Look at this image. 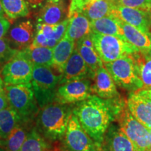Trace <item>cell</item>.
Instances as JSON below:
<instances>
[{
  "instance_id": "1",
  "label": "cell",
  "mask_w": 151,
  "mask_h": 151,
  "mask_svg": "<svg viewBox=\"0 0 151 151\" xmlns=\"http://www.w3.org/2000/svg\"><path fill=\"white\" fill-rule=\"evenodd\" d=\"M126 105L127 101L121 96L102 99L92 94L87 99L74 104L73 114L99 148L109 126L118 120Z\"/></svg>"
},
{
  "instance_id": "2",
  "label": "cell",
  "mask_w": 151,
  "mask_h": 151,
  "mask_svg": "<svg viewBox=\"0 0 151 151\" xmlns=\"http://www.w3.org/2000/svg\"><path fill=\"white\" fill-rule=\"evenodd\" d=\"M73 105L53 102L39 109L35 128L49 143L61 141L71 116Z\"/></svg>"
},
{
  "instance_id": "3",
  "label": "cell",
  "mask_w": 151,
  "mask_h": 151,
  "mask_svg": "<svg viewBox=\"0 0 151 151\" xmlns=\"http://www.w3.org/2000/svg\"><path fill=\"white\" fill-rule=\"evenodd\" d=\"M4 90L9 106L16 111L22 123L31 126L40 109L36 101L31 83L5 85Z\"/></svg>"
},
{
  "instance_id": "4",
  "label": "cell",
  "mask_w": 151,
  "mask_h": 151,
  "mask_svg": "<svg viewBox=\"0 0 151 151\" xmlns=\"http://www.w3.org/2000/svg\"><path fill=\"white\" fill-rule=\"evenodd\" d=\"M62 75L52 67L34 65L31 84L40 109L54 102Z\"/></svg>"
},
{
  "instance_id": "5",
  "label": "cell",
  "mask_w": 151,
  "mask_h": 151,
  "mask_svg": "<svg viewBox=\"0 0 151 151\" xmlns=\"http://www.w3.org/2000/svg\"><path fill=\"white\" fill-rule=\"evenodd\" d=\"M90 37L103 63H109L139 51L122 37L92 32Z\"/></svg>"
},
{
  "instance_id": "6",
  "label": "cell",
  "mask_w": 151,
  "mask_h": 151,
  "mask_svg": "<svg viewBox=\"0 0 151 151\" xmlns=\"http://www.w3.org/2000/svg\"><path fill=\"white\" fill-rule=\"evenodd\" d=\"M117 86L132 92L143 88L138 77L134 62L131 55H127L109 63H104Z\"/></svg>"
},
{
  "instance_id": "7",
  "label": "cell",
  "mask_w": 151,
  "mask_h": 151,
  "mask_svg": "<svg viewBox=\"0 0 151 151\" xmlns=\"http://www.w3.org/2000/svg\"><path fill=\"white\" fill-rule=\"evenodd\" d=\"M117 121L119 127L132 143L136 151H151L150 131L132 116L127 105Z\"/></svg>"
},
{
  "instance_id": "8",
  "label": "cell",
  "mask_w": 151,
  "mask_h": 151,
  "mask_svg": "<svg viewBox=\"0 0 151 151\" xmlns=\"http://www.w3.org/2000/svg\"><path fill=\"white\" fill-rule=\"evenodd\" d=\"M60 143L69 151H99V147L83 129L78 118L73 114L69 120Z\"/></svg>"
},
{
  "instance_id": "9",
  "label": "cell",
  "mask_w": 151,
  "mask_h": 151,
  "mask_svg": "<svg viewBox=\"0 0 151 151\" xmlns=\"http://www.w3.org/2000/svg\"><path fill=\"white\" fill-rule=\"evenodd\" d=\"M33 69V64L18 51L4 65L1 74L5 85L27 84L31 83Z\"/></svg>"
},
{
  "instance_id": "10",
  "label": "cell",
  "mask_w": 151,
  "mask_h": 151,
  "mask_svg": "<svg viewBox=\"0 0 151 151\" xmlns=\"http://www.w3.org/2000/svg\"><path fill=\"white\" fill-rule=\"evenodd\" d=\"M92 94V84L90 80L86 78L73 81L58 86L54 102L74 105L87 99Z\"/></svg>"
},
{
  "instance_id": "11",
  "label": "cell",
  "mask_w": 151,
  "mask_h": 151,
  "mask_svg": "<svg viewBox=\"0 0 151 151\" xmlns=\"http://www.w3.org/2000/svg\"><path fill=\"white\" fill-rule=\"evenodd\" d=\"M111 15L143 33L151 34V22L148 11L115 5Z\"/></svg>"
},
{
  "instance_id": "12",
  "label": "cell",
  "mask_w": 151,
  "mask_h": 151,
  "mask_svg": "<svg viewBox=\"0 0 151 151\" xmlns=\"http://www.w3.org/2000/svg\"><path fill=\"white\" fill-rule=\"evenodd\" d=\"M67 0H47L39 9L37 23L57 24L68 17Z\"/></svg>"
},
{
  "instance_id": "13",
  "label": "cell",
  "mask_w": 151,
  "mask_h": 151,
  "mask_svg": "<svg viewBox=\"0 0 151 151\" xmlns=\"http://www.w3.org/2000/svg\"><path fill=\"white\" fill-rule=\"evenodd\" d=\"M35 29L31 20H26L15 24L7 33V40L13 48L22 50L32 43Z\"/></svg>"
},
{
  "instance_id": "14",
  "label": "cell",
  "mask_w": 151,
  "mask_h": 151,
  "mask_svg": "<svg viewBox=\"0 0 151 151\" xmlns=\"http://www.w3.org/2000/svg\"><path fill=\"white\" fill-rule=\"evenodd\" d=\"M99 151H136L129 139L119 127L118 124L113 123L106 132Z\"/></svg>"
},
{
  "instance_id": "15",
  "label": "cell",
  "mask_w": 151,
  "mask_h": 151,
  "mask_svg": "<svg viewBox=\"0 0 151 151\" xmlns=\"http://www.w3.org/2000/svg\"><path fill=\"white\" fill-rule=\"evenodd\" d=\"M88 78L92 79V73L82 57L75 48L70 58L66 64L59 86L71 81Z\"/></svg>"
},
{
  "instance_id": "16",
  "label": "cell",
  "mask_w": 151,
  "mask_h": 151,
  "mask_svg": "<svg viewBox=\"0 0 151 151\" xmlns=\"http://www.w3.org/2000/svg\"><path fill=\"white\" fill-rule=\"evenodd\" d=\"M92 94L102 99H113L120 97L116 84L104 66H101L94 73Z\"/></svg>"
},
{
  "instance_id": "17",
  "label": "cell",
  "mask_w": 151,
  "mask_h": 151,
  "mask_svg": "<svg viewBox=\"0 0 151 151\" xmlns=\"http://www.w3.org/2000/svg\"><path fill=\"white\" fill-rule=\"evenodd\" d=\"M127 107L137 121L151 129V102L135 92H131L127 100Z\"/></svg>"
},
{
  "instance_id": "18",
  "label": "cell",
  "mask_w": 151,
  "mask_h": 151,
  "mask_svg": "<svg viewBox=\"0 0 151 151\" xmlns=\"http://www.w3.org/2000/svg\"><path fill=\"white\" fill-rule=\"evenodd\" d=\"M76 48L89 68L93 78L95 71L103 66L104 63L95 50L90 35L77 41Z\"/></svg>"
},
{
  "instance_id": "19",
  "label": "cell",
  "mask_w": 151,
  "mask_h": 151,
  "mask_svg": "<svg viewBox=\"0 0 151 151\" xmlns=\"http://www.w3.org/2000/svg\"><path fill=\"white\" fill-rule=\"evenodd\" d=\"M119 20V19H118ZM119 24L122 29L123 37L139 51L151 52V34L143 33L119 20Z\"/></svg>"
},
{
  "instance_id": "20",
  "label": "cell",
  "mask_w": 151,
  "mask_h": 151,
  "mask_svg": "<svg viewBox=\"0 0 151 151\" xmlns=\"http://www.w3.org/2000/svg\"><path fill=\"white\" fill-rule=\"evenodd\" d=\"M90 21L83 14H76L69 18L65 38L76 42L91 34Z\"/></svg>"
},
{
  "instance_id": "21",
  "label": "cell",
  "mask_w": 151,
  "mask_h": 151,
  "mask_svg": "<svg viewBox=\"0 0 151 151\" xmlns=\"http://www.w3.org/2000/svg\"><path fill=\"white\" fill-rule=\"evenodd\" d=\"M76 48V42L64 37L52 49V67L58 72L63 73L65 67Z\"/></svg>"
},
{
  "instance_id": "22",
  "label": "cell",
  "mask_w": 151,
  "mask_h": 151,
  "mask_svg": "<svg viewBox=\"0 0 151 151\" xmlns=\"http://www.w3.org/2000/svg\"><path fill=\"white\" fill-rule=\"evenodd\" d=\"M130 55L134 62L137 76L143 85L142 89L151 88V52L138 51Z\"/></svg>"
},
{
  "instance_id": "23",
  "label": "cell",
  "mask_w": 151,
  "mask_h": 151,
  "mask_svg": "<svg viewBox=\"0 0 151 151\" xmlns=\"http://www.w3.org/2000/svg\"><path fill=\"white\" fill-rule=\"evenodd\" d=\"M90 26L92 33L124 38L122 29L119 24V20L111 15L91 21Z\"/></svg>"
},
{
  "instance_id": "24",
  "label": "cell",
  "mask_w": 151,
  "mask_h": 151,
  "mask_svg": "<svg viewBox=\"0 0 151 151\" xmlns=\"http://www.w3.org/2000/svg\"><path fill=\"white\" fill-rule=\"evenodd\" d=\"M34 65H52V49L46 47H31L19 50Z\"/></svg>"
},
{
  "instance_id": "25",
  "label": "cell",
  "mask_w": 151,
  "mask_h": 151,
  "mask_svg": "<svg viewBox=\"0 0 151 151\" xmlns=\"http://www.w3.org/2000/svg\"><path fill=\"white\" fill-rule=\"evenodd\" d=\"M20 122V116L10 106L0 111V139L3 141L6 140L13 130Z\"/></svg>"
},
{
  "instance_id": "26",
  "label": "cell",
  "mask_w": 151,
  "mask_h": 151,
  "mask_svg": "<svg viewBox=\"0 0 151 151\" xmlns=\"http://www.w3.org/2000/svg\"><path fill=\"white\" fill-rule=\"evenodd\" d=\"M33 127L20 122L13 130L6 140L4 141L2 148L6 151H20L29 130Z\"/></svg>"
},
{
  "instance_id": "27",
  "label": "cell",
  "mask_w": 151,
  "mask_h": 151,
  "mask_svg": "<svg viewBox=\"0 0 151 151\" xmlns=\"http://www.w3.org/2000/svg\"><path fill=\"white\" fill-rule=\"evenodd\" d=\"M115 4L109 0H95L90 4L83 11L90 22L111 16Z\"/></svg>"
},
{
  "instance_id": "28",
  "label": "cell",
  "mask_w": 151,
  "mask_h": 151,
  "mask_svg": "<svg viewBox=\"0 0 151 151\" xmlns=\"http://www.w3.org/2000/svg\"><path fill=\"white\" fill-rule=\"evenodd\" d=\"M0 2L9 20L24 18L30 14L29 6L24 0H0Z\"/></svg>"
},
{
  "instance_id": "29",
  "label": "cell",
  "mask_w": 151,
  "mask_h": 151,
  "mask_svg": "<svg viewBox=\"0 0 151 151\" xmlns=\"http://www.w3.org/2000/svg\"><path fill=\"white\" fill-rule=\"evenodd\" d=\"M50 143L33 127L29 130L20 151H50Z\"/></svg>"
},
{
  "instance_id": "30",
  "label": "cell",
  "mask_w": 151,
  "mask_h": 151,
  "mask_svg": "<svg viewBox=\"0 0 151 151\" xmlns=\"http://www.w3.org/2000/svg\"><path fill=\"white\" fill-rule=\"evenodd\" d=\"M18 51L11 46L6 38H0V65L9 62Z\"/></svg>"
},
{
  "instance_id": "31",
  "label": "cell",
  "mask_w": 151,
  "mask_h": 151,
  "mask_svg": "<svg viewBox=\"0 0 151 151\" xmlns=\"http://www.w3.org/2000/svg\"><path fill=\"white\" fill-rule=\"evenodd\" d=\"M117 5L148 11L151 9V0H120Z\"/></svg>"
},
{
  "instance_id": "32",
  "label": "cell",
  "mask_w": 151,
  "mask_h": 151,
  "mask_svg": "<svg viewBox=\"0 0 151 151\" xmlns=\"http://www.w3.org/2000/svg\"><path fill=\"white\" fill-rule=\"evenodd\" d=\"M95 0H71L68 9V18L76 14H81L90 4Z\"/></svg>"
},
{
  "instance_id": "33",
  "label": "cell",
  "mask_w": 151,
  "mask_h": 151,
  "mask_svg": "<svg viewBox=\"0 0 151 151\" xmlns=\"http://www.w3.org/2000/svg\"><path fill=\"white\" fill-rule=\"evenodd\" d=\"M10 27L11 24L8 19L5 17H0V38L6 36Z\"/></svg>"
},
{
  "instance_id": "34",
  "label": "cell",
  "mask_w": 151,
  "mask_h": 151,
  "mask_svg": "<svg viewBox=\"0 0 151 151\" xmlns=\"http://www.w3.org/2000/svg\"><path fill=\"white\" fill-rule=\"evenodd\" d=\"M29 9L37 10L40 9L44 5L47 0H24Z\"/></svg>"
},
{
  "instance_id": "35",
  "label": "cell",
  "mask_w": 151,
  "mask_h": 151,
  "mask_svg": "<svg viewBox=\"0 0 151 151\" xmlns=\"http://www.w3.org/2000/svg\"><path fill=\"white\" fill-rule=\"evenodd\" d=\"M133 92H135L139 96L151 102V88H146V89H141Z\"/></svg>"
},
{
  "instance_id": "36",
  "label": "cell",
  "mask_w": 151,
  "mask_h": 151,
  "mask_svg": "<svg viewBox=\"0 0 151 151\" xmlns=\"http://www.w3.org/2000/svg\"><path fill=\"white\" fill-rule=\"evenodd\" d=\"M9 106L8 99H7L6 94L5 90L2 92L0 93V111L3 110Z\"/></svg>"
},
{
  "instance_id": "37",
  "label": "cell",
  "mask_w": 151,
  "mask_h": 151,
  "mask_svg": "<svg viewBox=\"0 0 151 151\" xmlns=\"http://www.w3.org/2000/svg\"><path fill=\"white\" fill-rule=\"evenodd\" d=\"M55 143H56V145L55 146L51 147L50 151H69V150H67L65 147L62 146V145L61 144V143L58 144V142H56Z\"/></svg>"
},
{
  "instance_id": "38",
  "label": "cell",
  "mask_w": 151,
  "mask_h": 151,
  "mask_svg": "<svg viewBox=\"0 0 151 151\" xmlns=\"http://www.w3.org/2000/svg\"><path fill=\"white\" fill-rule=\"evenodd\" d=\"M4 88H5L4 83L2 78L0 76V93H1V92H2L4 90Z\"/></svg>"
},
{
  "instance_id": "39",
  "label": "cell",
  "mask_w": 151,
  "mask_h": 151,
  "mask_svg": "<svg viewBox=\"0 0 151 151\" xmlns=\"http://www.w3.org/2000/svg\"><path fill=\"white\" fill-rule=\"evenodd\" d=\"M4 16H5L4 11L2 6H1V2H0V17H4Z\"/></svg>"
},
{
  "instance_id": "40",
  "label": "cell",
  "mask_w": 151,
  "mask_h": 151,
  "mask_svg": "<svg viewBox=\"0 0 151 151\" xmlns=\"http://www.w3.org/2000/svg\"><path fill=\"white\" fill-rule=\"evenodd\" d=\"M109 1H111V2L112 3H113L115 5H117L118 4V1H120V0H109Z\"/></svg>"
},
{
  "instance_id": "41",
  "label": "cell",
  "mask_w": 151,
  "mask_h": 151,
  "mask_svg": "<svg viewBox=\"0 0 151 151\" xmlns=\"http://www.w3.org/2000/svg\"><path fill=\"white\" fill-rule=\"evenodd\" d=\"M148 15H149V18H150V22H151V9L148 11Z\"/></svg>"
},
{
  "instance_id": "42",
  "label": "cell",
  "mask_w": 151,
  "mask_h": 151,
  "mask_svg": "<svg viewBox=\"0 0 151 151\" xmlns=\"http://www.w3.org/2000/svg\"><path fill=\"white\" fill-rule=\"evenodd\" d=\"M3 142H4V141H1V139H0V146H1V147H2Z\"/></svg>"
},
{
  "instance_id": "43",
  "label": "cell",
  "mask_w": 151,
  "mask_h": 151,
  "mask_svg": "<svg viewBox=\"0 0 151 151\" xmlns=\"http://www.w3.org/2000/svg\"><path fill=\"white\" fill-rule=\"evenodd\" d=\"M0 151H6V150H4V148H2V147L0 146Z\"/></svg>"
},
{
  "instance_id": "44",
  "label": "cell",
  "mask_w": 151,
  "mask_h": 151,
  "mask_svg": "<svg viewBox=\"0 0 151 151\" xmlns=\"http://www.w3.org/2000/svg\"><path fill=\"white\" fill-rule=\"evenodd\" d=\"M149 131H150V134H151V129H149Z\"/></svg>"
}]
</instances>
